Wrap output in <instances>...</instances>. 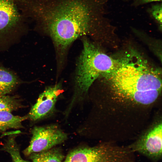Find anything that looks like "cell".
I'll return each mask as SVG.
<instances>
[{
  "instance_id": "1",
  "label": "cell",
  "mask_w": 162,
  "mask_h": 162,
  "mask_svg": "<svg viewBox=\"0 0 162 162\" xmlns=\"http://www.w3.org/2000/svg\"><path fill=\"white\" fill-rule=\"evenodd\" d=\"M110 0H18L28 21L49 34L57 49L65 51L81 36L110 29Z\"/></svg>"
},
{
  "instance_id": "2",
  "label": "cell",
  "mask_w": 162,
  "mask_h": 162,
  "mask_svg": "<svg viewBox=\"0 0 162 162\" xmlns=\"http://www.w3.org/2000/svg\"><path fill=\"white\" fill-rule=\"evenodd\" d=\"M79 57L76 75V94L72 101L81 99L87 93L94 81L115 70L120 61L102 52L86 39Z\"/></svg>"
},
{
  "instance_id": "3",
  "label": "cell",
  "mask_w": 162,
  "mask_h": 162,
  "mask_svg": "<svg viewBox=\"0 0 162 162\" xmlns=\"http://www.w3.org/2000/svg\"><path fill=\"white\" fill-rule=\"evenodd\" d=\"M105 76L109 85L114 87L137 91L161 90L159 72L141 62L121 61L115 70Z\"/></svg>"
},
{
  "instance_id": "4",
  "label": "cell",
  "mask_w": 162,
  "mask_h": 162,
  "mask_svg": "<svg viewBox=\"0 0 162 162\" xmlns=\"http://www.w3.org/2000/svg\"><path fill=\"white\" fill-rule=\"evenodd\" d=\"M62 162H135L134 153L127 147L106 143L93 147L78 148Z\"/></svg>"
},
{
  "instance_id": "5",
  "label": "cell",
  "mask_w": 162,
  "mask_h": 162,
  "mask_svg": "<svg viewBox=\"0 0 162 162\" xmlns=\"http://www.w3.org/2000/svg\"><path fill=\"white\" fill-rule=\"evenodd\" d=\"M162 125L161 120L156 122L128 148L152 161L160 160L162 156Z\"/></svg>"
},
{
  "instance_id": "6",
  "label": "cell",
  "mask_w": 162,
  "mask_h": 162,
  "mask_svg": "<svg viewBox=\"0 0 162 162\" xmlns=\"http://www.w3.org/2000/svg\"><path fill=\"white\" fill-rule=\"evenodd\" d=\"M28 22L19 9L16 0H0V38L26 31Z\"/></svg>"
},
{
  "instance_id": "7",
  "label": "cell",
  "mask_w": 162,
  "mask_h": 162,
  "mask_svg": "<svg viewBox=\"0 0 162 162\" xmlns=\"http://www.w3.org/2000/svg\"><path fill=\"white\" fill-rule=\"evenodd\" d=\"M30 144L23 151L28 156L31 154L49 150L60 144L67 138V134L55 125L35 127L32 130Z\"/></svg>"
},
{
  "instance_id": "8",
  "label": "cell",
  "mask_w": 162,
  "mask_h": 162,
  "mask_svg": "<svg viewBox=\"0 0 162 162\" xmlns=\"http://www.w3.org/2000/svg\"><path fill=\"white\" fill-rule=\"evenodd\" d=\"M61 93V86L57 84L47 88L39 95L28 116L36 121L49 115L53 111L57 100Z\"/></svg>"
},
{
  "instance_id": "9",
  "label": "cell",
  "mask_w": 162,
  "mask_h": 162,
  "mask_svg": "<svg viewBox=\"0 0 162 162\" xmlns=\"http://www.w3.org/2000/svg\"><path fill=\"white\" fill-rule=\"evenodd\" d=\"M19 82L16 75L0 65V94L6 95L10 93Z\"/></svg>"
},
{
  "instance_id": "10",
  "label": "cell",
  "mask_w": 162,
  "mask_h": 162,
  "mask_svg": "<svg viewBox=\"0 0 162 162\" xmlns=\"http://www.w3.org/2000/svg\"><path fill=\"white\" fill-rule=\"evenodd\" d=\"M28 156L32 162H62L64 156L59 148H53L43 152L33 153Z\"/></svg>"
},
{
  "instance_id": "11",
  "label": "cell",
  "mask_w": 162,
  "mask_h": 162,
  "mask_svg": "<svg viewBox=\"0 0 162 162\" xmlns=\"http://www.w3.org/2000/svg\"><path fill=\"white\" fill-rule=\"evenodd\" d=\"M27 118L28 116H14L9 112L0 111V132L10 129L22 128V122Z\"/></svg>"
},
{
  "instance_id": "12",
  "label": "cell",
  "mask_w": 162,
  "mask_h": 162,
  "mask_svg": "<svg viewBox=\"0 0 162 162\" xmlns=\"http://www.w3.org/2000/svg\"><path fill=\"white\" fill-rule=\"evenodd\" d=\"M1 149L10 154L13 162H30L22 158L14 136L9 137Z\"/></svg>"
},
{
  "instance_id": "13",
  "label": "cell",
  "mask_w": 162,
  "mask_h": 162,
  "mask_svg": "<svg viewBox=\"0 0 162 162\" xmlns=\"http://www.w3.org/2000/svg\"><path fill=\"white\" fill-rule=\"evenodd\" d=\"M19 101L13 96L0 94V111L11 112L20 106Z\"/></svg>"
},
{
  "instance_id": "14",
  "label": "cell",
  "mask_w": 162,
  "mask_h": 162,
  "mask_svg": "<svg viewBox=\"0 0 162 162\" xmlns=\"http://www.w3.org/2000/svg\"><path fill=\"white\" fill-rule=\"evenodd\" d=\"M162 4H157L153 5L148 10V12L161 28L162 26Z\"/></svg>"
},
{
  "instance_id": "15",
  "label": "cell",
  "mask_w": 162,
  "mask_h": 162,
  "mask_svg": "<svg viewBox=\"0 0 162 162\" xmlns=\"http://www.w3.org/2000/svg\"><path fill=\"white\" fill-rule=\"evenodd\" d=\"M132 5L135 6L139 5L153 2H161L162 0H132Z\"/></svg>"
}]
</instances>
